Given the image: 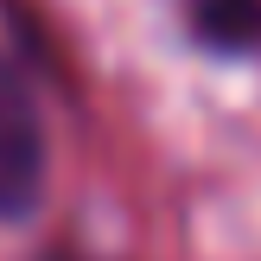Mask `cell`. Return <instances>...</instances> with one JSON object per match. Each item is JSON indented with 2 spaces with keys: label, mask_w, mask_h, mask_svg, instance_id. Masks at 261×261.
Listing matches in <instances>:
<instances>
[{
  "label": "cell",
  "mask_w": 261,
  "mask_h": 261,
  "mask_svg": "<svg viewBox=\"0 0 261 261\" xmlns=\"http://www.w3.org/2000/svg\"><path fill=\"white\" fill-rule=\"evenodd\" d=\"M45 185V134L25 83L0 64V217H25Z\"/></svg>",
  "instance_id": "obj_1"
},
{
  "label": "cell",
  "mask_w": 261,
  "mask_h": 261,
  "mask_svg": "<svg viewBox=\"0 0 261 261\" xmlns=\"http://www.w3.org/2000/svg\"><path fill=\"white\" fill-rule=\"evenodd\" d=\"M185 19L211 51H261V0H185Z\"/></svg>",
  "instance_id": "obj_2"
}]
</instances>
